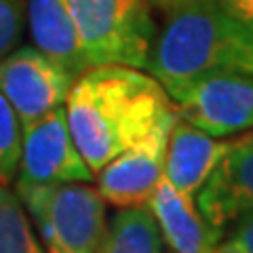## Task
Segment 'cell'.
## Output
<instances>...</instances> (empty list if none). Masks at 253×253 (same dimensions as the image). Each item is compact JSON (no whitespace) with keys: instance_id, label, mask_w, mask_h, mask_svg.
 <instances>
[{"instance_id":"19","label":"cell","mask_w":253,"mask_h":253,"mask_svg":"<svg viewBox=\"0 0 253 253\" xmlns=\"http://www.w3.org/2000/svg\"><path fill=\"white\" fill-rule=\"evenodd\" d=\"M148 2H150V4H152V6H154V9H158V11H161V9H163V6H165V4H167V2H169V0H148Z\"/></svg>"},{"instance_id":"5","label":"cell","mask_w":253,"mask_h":253,"mask_svg":"<svg viewBox=\"0 0 253 253\" xmlns=\"http://www.w3.org/2000/svg\"><path fill=\"white\" fill-rule=\"evenodd\" d=\"M175 101V114L211 137L253 129V76L219 72L190 83Z\"/></svg>"},{"instance_id":"13","label":"cell","mask_w":253,"mask_h":253,"mask_svg":"<svg viewBox=\"0 0 253 253\" xmlns=\"http://www.w3.org/2000/svg\"><path fill=\"white\" fill-rule=\"evenodd\" d=\"M163 236L146 205L123 207L106 228L99 253H163Z\"/></svg>"},{"instance_id":"18","label":"cell","mask_w":253,"mask_h":253,"mask_svg":"<svg viewBox=\"0 0 253 253\" xmlns=\"http://www.w3.org/2000/svg\"><path fill=\"white\" fill-rule=\"evenodd\" d=\"M228 15L253 30V0H217Z\"/></svg>"},{"instance_id":"21","label":"cell","mask_w":253,"mask_h":253,"mask_svg":"<svg viewBox=\"0 0 253 253\" xmlns=\"http://www.w3.org/2000/svg\"><path fill=\"white\" fill-rule=\"evenodd\" d=\"M169 2H171V0H169ZM169 2H167V4H169Z\"/></svg>"},{"instance_id":"4","label":"cell","mask_w":253,"mask_h":253,"mask_svg":"<svg viewBox=\"0 0 253 253\" xmlns=\"http://www.w3.org/2000/svg\"><path fill=\"white\" fill-rule=\"evenodd\" d=\"M91 66L146 70L156 21L148 0H63Z\"/></svg>"},{"instance_id":"15","label":"cell","mask_w":253,"mask_h":253,"mask_svg":"<svg viewBox=\"0 0 253 253\" xmlns=\"http://www.w3.org/2000/svg\"><path fill=\"white\" fill-rule=\"evenodd\" d=\"M21 152V125L0 91V184L9 186L17 175Z\"/></svg>"},{"instance_id":"17","label":"cell","mask_w":253,"mask_h":253,"mask_svg":"<svg viewBox=\"0 0 253 253\" xmlns=\"http://www.w3.org/2000/svg\"><path fill=\"white\" fill-rule=\"evenodd\" d=\"M228 230L219 243L221 249L226 253H253V213L239 217Z\"/></svg>"},{"instance_id":"12","label":"cell","mask_w":253,"mask_h":253,"mask_svg":"<svg viewBox=\"0 0 253 253\" xmlns=\"http://www.w3.org/2000/svg\"><path fill=\"white\" fill-rule=\"evenodd\" d=\"M26 23L36 49L72 76L91 68L63 0H26Z\"/></svg>"},{"instance_id":"10","label":"cell","mask_w":253,"mask_h":253,"mask_svg":"<svg viewBox=\"0 0 253 253\" xmlns=\"http://www.w3.org/2000/svg\"><path fill=\"white\" fill-rule=\"evenodd\" d=\"M146 207L154 215L163 243L171 253H209L219 247L224 232L213 228L196 207L167 177H161Z\"/></svg>"},{"instance_id":"7","label":"cell","mask_w":253,"mask_h":253,"mask_svg":"<svg viewBox=\"0 0 253 253\" xmlns=\"http://www.w3.org/2000/svg\"><path fill=\"white\" fill-rule=\"evenodd\" d=\"M95 173L84 163L72 139L66 108H55L21 129V152L17 181L28 184H59V181H91Z\"/></svg>"},{"instance_id":"16","label":"cell","mask_w":253,"mask_h":253,"mask_svg":"<svg viewBox=\"0 0 253 253\" xmlns=\"http://www.w3.org/2000/svg\"><path fill=\"white\" fill-rule=\"evenodd\" d=\"M26 28V0H0V57L17 46Z\"/></svg>"},{"instance_id":"3","label":"cell","mask_w":253,"mask_h":253,"mask_svg":"<svg viewBox=\"0 0 253 253\" xmlns=\"http://www.w3.org/2000/svg\"><path fill=\"white\" fill-rule=\"evenodd\" d=\"M44 253H99L106 236V203L89 181H15Z\"/></svg>"},{"instance_id":"20","label":"cell","mask_w":253,"mask_h":253,"mask_svg":"<svg viewBox=\"0 0 253 253\" xmlns=\"http://www.w3.org/2000/svg\"><path fill=\"white\" fill-rule=\"evenodd\" d=\"M209 253H226V251L221 249V247H215V249H213V251H209Z\"/></svg>"},{"instance_id":"6","label":"cell","mask_w":253,"mask_h":253,"mask_svg":"<svg viewBox=\"0 0 253 253\" xmlns=\"http://www.w3.org/2000/svg\"><path fill=\"white\" fill-rule=\"evenodd\" d=\"M76 76L36 46H15L0 57V91L23 126L66 104Z\"/></svg>"},{"instance_id":"2","label":"cell","mask_w":253,"mask_h":253,"mask_svg":"<svg viewBox=\"0 0 253 253\" xmlns=\"http://www.w3.org/2000/svg\"><path fill=\"white\" fill-rule=\"evenodd\" d=\"M148 72L169 97L203 76L241 72L253 76V30L228 15L217 0H171L163 9Z\"/></svg>"},{"instance_id":"8","label":"cell","mask_w":253,"mask_h":253,"mask_svg":"<svg viewBox=\"0 0 253 253\" xmlns=\"http://www.w3.org/2000/svg\"><path fill=\"white\" fill-rule=\"evenodd\" d=\"M175 112L165 116L146 137L116 154L97 171V192L112 207L146 205L165 175V156Z\"/></svg>"},{"instance_id":"11","label":"cell","mask_w":253,"mask_h":253,"mask_svg":"<svg viewBox=\"0 0 253 253\" xmlns=\"http://www.w3.org/2000/svg\"><path fill=\"white\" fill-rule=\"evenodd\" d=\"M228 148L230 137H211L175 114L167 141L165 177L181 194L194 199Z\"/></svg>"},{"instance_id":"9","label":"cell","mask_w":253,"mask_h":253,"mask_svg":"<svg viewBox=\"0 0 253 253\" xmlns=\"http://www.w3.org/2000/svg\"><path fill=\"white\" fill-rule=\"evenodd\" d=\"M196 207L213 228L226 230L253 213V129L230 137V148L194 196Z\"/></svg>"},{"instance_id":"14","label":"cell","mask_w":253,"mask_h":253,"mask_svg":"<svg viewBox=\"0 0 253 253\" xmlns=\"http://www.w3.org/2000/svg\"><path fill=\"white\" fill-rule=\"evenodd\" d=\"M0 253H44L17 192L0 184Z\"/></svg>"},{"instance_id":"1","label":"cell","mask_w":253,"mask_h":253,"mask_svg":"<svg viewBox=\"0 0 253 253\" xmlns=\"http://www.w3.org/2000/svg\"><path fill=\"white\" fill-rule=\"evenodd\" d=\"M63 108L74 144L93 173L175 112L169 93L148 70L118 63L91 66L76 76Z\"/></svg>"}]
</instances>
